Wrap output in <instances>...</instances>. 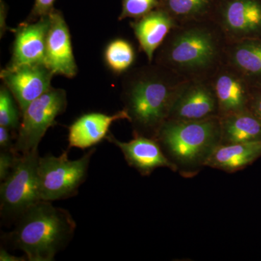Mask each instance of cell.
Listing matches in <instances>:
<instances>
[{"mask_svg":"<svg viewBox=\"0 0 261 261\" xmlns=\"http://www.w3.org/2000/svg\"><path fill=\"white\" fill-rule=\"evenodd\" d=\"M14 225L2 240L13 250H21L29 261L54 260L73 240L76 228L69 211L44 200L25 211Z\"/></svg>","mask_w":261,"mask_h":261,"instance_id":"obj_1","label":"cell"},{"mask_svg":"<svg viewBox=\"0 0 261 261\" xmlns=\"http://www.w3.org/2000/svg\"><path fill=\"white\" fill-rule=\"evenodd\" d=\"M155 140L176 172L184 178L195 177L221 145L220 117L193 121L168 120Z\"/></svg>","mask_w":261,"mask_h":261,"instance_id":"obj_2","label":"cell"},{"mask_svg":"<svg viewBox=\"0 0 261 261\" xmlns=\"http://www.w3.org/2000/svg\"><path fill=\"white\" fill-rule=\"evenodd\" d=\"M123 86L122 100L135 137L155 139L168 119L178 91L159 75L145 73Z\"/></svg>","mask_w":261,"mask_h":261,"instance_id":"obj_3","label":"cell"},{"mask_svg":"<svg viewBox=\"0 0 261 261\" xmlns=\"http://www.w3.org/2000/svg\"><path fill=\"white\" fill-rule=\"evenodd\" d=\"M95 151L92 147L82 158L73 161L68 159L67 150L59 156L47 154L39 158L37 177L41 200L53 202L76 195L87 178Z\"/></svg>","mask_w":261,"mask_h":261,"instance_id":"obj_4","label":"cell"},{"mask_svg":"<svg viewBox=\"0 0 261 261\" xmlns=\"http://www.w3.org/2000/svg\"><path fill=\"white\" fill-rule=\"evenodd\" d=\"M39 158L38 149L18 154L9 176L1 181L0 214L6 222L15 223L41 201L37 177Z\"/></svg>","mask_w":261,"mask_h":261,"instance_id":"obj_5","label":"cell"},{"mask_svg":"<svg viewBox=\"0 0 261 261\" xmlns=\"http://www.w3.org/2000/svg\"><path fill=\"white\" fill-rule=\"evenodd\" d=\"M67 106L66 92L53 87L29 104L21 114L15 150L22 154L38 149L46 132L56 124V118L65 112Z\"/></svg>","mask_w":261,"mask_h":261,"instance_id":"obj_6","label":"cell"},{"mask_svg":"<svg viewBox=\"0 0 261 261\" xmlns=\"http://www.w3.org/2000/svg\"><path fill=\"white\" fill-rule=\"evenodd\" d=\"M54 75L45 64H34L14 68L6 67L1 70L0 77L13 94L22 114L29 104L51 88Z\"/></svg>","mask_w":261,"mask_h":261,"instance_id":"obj_7","label":"cell"},{"mask_svg":"<svg viewBox=\"0 0 261 261\" xmlns=\"http://www.w3.org/2000/svg\"><path fill=\"white\" fill-rule=\"evenodd\" d=\"M166 54L168 61L180 68H205L216 56V42L210 33L191 29L175 38Z\"/></svg>","mask_w":261,"mask_h":261,"instance_id":"obj_8","label":"cell"},{"mask_svg":"<svg viewBox=\"0 0 261 261\" xmlns=\"http://www.w3.org/2000/svg\"><path fill=\"white\" fill-rule=\"evenodd\" d=\"M49 17L44 64L55 75L73 78L77 74L78 68L73 55L69 29L61 12L54 9Z\"/></svg>","mask_w":261,"mask_h":261,"instance_id":"obj_9","label":"cell"},{"mask_svg":"<svg viewBox=\"0 0 261 261\" xmlns=\"http://www.w3.org/2000/svg\"><path fill=\"white\" fill-rule=\"evenodd\" d=\"M49 27V15L34 23H25L15 30L11 61L7 68L24 65L44 64L46 42Z\"/></svg>","mask_w":261,"mask_h":261,"instance_id":"obj_10","label":"cell"},{"mask_svg":"<svg viewBox=\"0 0 261 261\" xmlns=\"http://www.w3.org/2000/svg\"><path fill=\"white\" fill-rule=\"evenodd\" d=\"M106 140L121 151L128 166L137 170L142 176H149L159 168H169L176 172L174 166L163 153L155 139L135 137L129 142H121L109 133Z\"/></svg>","mask_w":261,"mask_h":261,"instance_id":"obj_11","label":"cell"},{"mask_svg":"<svg viewBox=\"0 0 261 261\" xmlns=\"http://www.w3.org/2000/svg\"><path fill=\"white\" fill-rule=\"evenodd\" d=\"M213 117H219V103L214 91L196 84L178 91L168 120L201 121Z\"/></svg>","mask_w":261,"mask_h":261,"instance_id":"obj_12","label":"cell"},{"mask_svg":"<svg viewBox=\"0 0 261 261\" xmlns=\"http://www.w3.org/2000/svg\"><path fill=\"white\" fill-rule=\"evenodd\" d=\"M123 119L128 121L124 109L113 115L97 112L82 115L68 127V149L92 148L106 140L113 122Z\"/></svg>","mask_w":261,"mask_h":261,"instance_id":"obj_13","label":"cell"},{"mask_svg":"<svg viewBox=\"0 0 261 261\" xmlns=\"http://www.w3.org/2000/svg\"><path fill=\"white\" fill-rule=\"evenodd\" d=\"M228 31L243 37H261V3L257 0H233L224 13Z\"/></svg>","mask_w":261,"mask_h":261,"instance_id":"obj_14","label":"cell"},{"mask_svg":"<svg viewBox=\"0 0 261 261\" xmlns=\"http://www.w3.org/2000/svg\"><path fill=\"white\" fill-rule=\"evenodd\" d=\"M260 157L261 141L220 145L207 161V166L226 173L238 172Z\"/></svg>","mask_w":261,"mask_h":261,"instance_id":"obj_15","label":"cell"},{"mask_svg":"<svg viewBox=\"0 0 261 261\" xmlns=\"http://www.w3.org/2000/svg\"><path fill=\"white\" fill-rule=\"evenodd\" d=\"M173 25L172 19L164 11L150 12L132 23L136 37L152 61L154 51L164 40Z\"/></svg>","mask_w":261,"mask_h":261,"instance_id":"obj_16","label":"cell"},{"mask_svg":"<svg viewBox=\"0 0 261 261\" xmlns=\"http://www.w3.org/2000/svg\"><path fill=\"white\" fill-rule=\"evenodd\" d=\"M221 145L261 141V123L248 109L220 117Z\"/></svg>","mask_w":261,"mask_h":261,"instance_id":"obj_17","label":"cell"},{"mask_svg":"<svg viewBox=\"0 0 261 261\" xmlns=\"http://www.w3.org/2000/svg\"><path fill=\"white\" fill-rule=\"evenodd\" d=\"M214 92L219 103V117L247 109L250 90L233 75L224 73L219 75L215 84Z\"/></svg>","mask_w":261,"mask_h":261,"instance_id":"obj_18","label":"cell"},{"mask_svg":"<svg viewBox=\"0 0 261 261\" xmlns=\"http://www.w3.org/2000/svg\"><path fill=\"white\" fill-rule=\"evenodd\" d=\"M232 61L247 78L261 84V37L243 39L234 47Z\"/></svg>","mask_w":261,"mask_h":261,"instance_id":"obj_19","label":"cell"},{"mask_svg":"<svg viewBox=\"0 0 261 261\" xmlns=\"http://www.w3.org/2000/svg\"><path fill=\"white\" fill-rule=\"evenodd\" d=\"M105 61L111 71L121 74L135 61V53L132 44L124 39H117L108 44L104 53Z\"/></svg>","mask_w":261,"mask_h":261,"instance_id":"obj_20","label":"cell"},{"mask_svg":"<svg viewBox=\"0 0 261 261\" xmlns=\"http://www.w3.org/2000/svg\"><path fill=\"white\" fill-rule=\"evenodd\" d=\"M13 96L8 87L3 85L0 89V126L12 130H18L20 113L13 100Z\"/></svg>","mask_w":261,"mask_h":261,"instance_id":"obj_21","label":"cell"},{"mask_svg":"<svg viewBox=\"0 0 261 261\" xmlns=\"http://www.w3.org/2000/svg\"><path fill=\"white\" fill-rule=\"evenodd\" d=\"M209 2L210 0H166V4L173 14L189 16L203 11Z\"/></svg>","mask_w":261,"mask_h":261,"instance_id":"obj_22","label":"cell"},{"mask_svg":"<svg viewBox=\"0 0 261 261\" xmlns=\"http://www.w3.org/2000/svg\"><path fill=\"white\" fill-rule=\"evenodd\" d=\"M157 0H123L119 20L126 18H142L150 13Z\"/></svg>","mask_w":261,"mask_h":261,"instance_id":"obj_23","label":"cell"},{"mask_svg":"<svg viewBox=\"0 0 261 261\" xmlns=\"http://www.w3.org/2000/svg\"><path fill=\"white\" fill-rule=\"evenodd\" d=\"M18 152L13 150L0 151V180L4 181L9 176L18 156Z\"/></svg>","mask_w":261,"mask_h":261,"instance_id":"obj_24","label":"cell"},{"mask_svg":"<svg viewBox=\"0 0 261 261\" xmlns=\"http://www.w3.org/2000/svg\"><path fill=\"white\" fill-rule=\"evenodd\" d=\"M247 109L261 123V84L254 86L250 90Z\"/></svg>","mask_w":261,"mask_h":261,"instance_id":"obj_25","label":"cell"},{"mask_svg":"<svg viewBox=\"0 0 261 261\" xmlns=\"http://www.w3.org/2000/svg\"><path fill=\"white\" fill-rule=\"evenodd\" d=\"M56 0H35L32 15L38 19L47 16L54 10L53 4Z\"/></svg>","mask_w":261,"mask_h":261,"instance_id":"obj_26","label":"cell"},{"mask_svg":"<svg viewBox=\"0 0 261 261\" xmlns=\"http://www.w3.org/2000/svg\"><path fill=\"white\" fill-rule=\"evenodd\" d=\"M13 139L12 130L6 127L0 126V149L1 150L15 149V144L13 142Z\"/></svg>","mask_w":261,"mask_h":261,"instance_id":"obj_27","label":"cell"},{"mask_svg":"<svg viewBox=\"0 0 261 261\" xmlns=\"http://www.w3.org/2000/svg\"><path fill=\"white\" fill-rule=\"evenodd\" d=\"M27 260L25 256H15L7 251L4 247H2L0 248V260L1 261H24Z\"/></svg>","mask_w":261,"mask_h":261,"instance_id":"obj_28","label":"cell"},{"mask_svg":"<svg viewBox=\"0 0 261 261\" xmlns=\"http://www.w3.org/2000/svg\"><path fill=\"white\" fill-rule=\"evenodd\" d=\"M1 22H0V27H1V37L4 35L5 32H6V23H5V15H6V10H5V6L4 3L1 0Z\"/></svg>","mask_w":261,"mask_h":261,"instance_id":"obj_29","label":"cell"}]
</instances>
